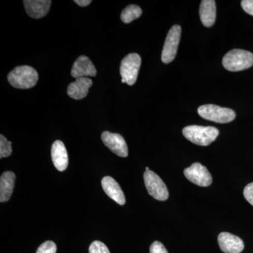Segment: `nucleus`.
Wrapping results in <instances>:
<instances>
[{
  "label": "nucleus",
  "mask_w": 253,
  "mask_h": 253,
  "mask_svg": "<svg viewBox=\"0 0 253 253\" xmlns=\"http://www.w3.org/2000/svg\"><path fill=\"white\" fill-rule=\"evenodd\" d=\"M186 139L199 146H206L212 143L219 135V130L214 126H190L182 130Z\"/></svg>",
  "instance_id": "obj_1"
},
{
  "label": "nucleus",
  "mask_w": 253,
  "mask_h": 253,
  "mask_svg": "<svg viewBox=\"0 0 253 253\" xmlns=\"http://www.w3.org/2000/svg\"><path fill=\"white\" fill-rule=\"evenodd\" d=\"M7 79L10 84L15 88L30 89L38 83V73L31 66H18L9 73Z\"/></svg>",
  "instance_id": "obj_2"
},
{
  "label": "nucleus",
  "mask_w": 253,
  "mask_h": 253,
  "mask_svg": "<svg viewBox=\"0 0 253 253\" xmlns=\"http://www.w3.org/2000/svg\"><path fill=\"white\" fill-rule=\"evenodd\" d=\"M222 64L231 72L244 71L253 66V54L246 50H231L223 58Z\"/></svg>",
  "instance_id": "obj_3"
},
{
  "label": "nucleus",
  "mask_w": 253,
  "mask_h": 253,
  "mask_svg": "<svg viewBox=\"0 0 253 253\" xmlns=\"http://www.w3.org/2000/svg\"><path fill=\"white\" fill-rule=\"evenodd\" d=\"M198 113L201 118L217 123H230L236 118V113L232 109L217 105L206 104L200 106Z\"/></svg>",
  "instance_id": "obj_4"
},
{
  "label": "nucleus",
  "mask_w": 253,
  "mask_h": 253,
  "mask_svg": "<svg viewBox=\"0 0 253 253\" xmlns=\"http://www.w3.org/2000/svg\"><path fill=\"white\" fill-rule=\"evenodd\" d=\"M141 63L140 56L136 53L128 54L121 61L120 73L128 85H133L136 83Z\"/></svg>",
  "instance_id": "obj_5"
},
{
  "label": "nucleus",
  "mask_w": 253,
  "mask_h": 253,
  "mask_svg": "<svg viewBox=\"0 0 253 253\" xmlns=\"http://www.w3.org/2000/svg\"><path fill=\"white\" fill-rule=\"evenodd\" d=\"M145 186L148 192L158 201H166L169 197V192L164 181L151 170L145 171L144 174Z\"/></svg>",
  "instance_id": "obj_6"
},
{
  "label": "nucleus",
  "mask_w": 253,
  "mask_h": 253,
  "mask_svg": "<svg viewBox=\"0 0 253 253\" xmlns=\"http://www.w3.org/2000/svg\"><path fill=\"white\" fill-rule=\"evenodd\" d=\"M181 27L178 25H174L169 30L162 51L163 62L169 63L175 58L176 51L181 38Z\"/></svg>",
  "instance_id": "obj_7"
},
{
  "label": "nucleus",
  "mask_w": 253,
  "mask_h": 253,
  "mask_svg": "<svg viewBox=\"0 0 253 253\" xmlns=\"http://www.w3.org/2000/svg\"><path fill=\"white\" fill-rule=\"evenodd\" d=\"M184 175L190 181L200 186H208L212 178L207 168L199 163H195L184 171Z\"/></svg>",
  "instance_id": "obj_8"
},
{
  "label": "nucleus",
  "mask_w": 253,
  "mask_h": 253,
  "mask_svg": "<svg viewBox=\"0 0 253 253\" xmlns=\"http://www.w3.org/2000/svg\"><path fill=\"white\" fill-rule=\"evenodd\" d=\"M101 139L105 146L109 148L115 154L120 157H127V145L121 134L108 131H104L101 134Z\"/></svg>",
  "instance_id": "obj_9"
},
{
  "label": "nucleus",
  "mask_w": 253,
  "mask_h": 253,
  "mask_svg": "<svg viewBox=\"0 0 253 253\" xmlns=\"http://www.w3.org/2000/svg\"><path fill=\"white\" fill-rule=\"evenodd\" d=\"M218 243L224 253H241L244 249L242 240L230 233H221L218 236Z\"/></svg>",
  "instance_id": "obj_10"
},
{
  "label": "nucleus",
  "mask_w": 253,
  "mask_h": 253,
  "mask_svg": "<svg viewBox=\"0 0 253 253\" xmlns=\"http://www.w3.org/2000/svg\"><path fill=\"white\" fill-rule=\"evenodd\" d=\"M96 68L90 59L86 56H81L73 63L71 76L73 78L78 79L81 78H87V76L94 77L96 76Z\"/></svg>",
  "instance_id": "obj_11"
},
{
  "label": "nucleus",
  "mask_w": 253,
  "mask_h": 253,
  "mask_svg": "<svg viewBox=\"0 0 253 253\" xmlns=\"http://www.w3.org/2000/svg\"><path fill=\"white\" fill-rule=\"evenodd\" d=\"M25 9L28 16L33 18H41L49 12L51 1L50 0H25Z\"/></svg>",
  "instance_id": "obj_12"
},
{
  "label": "nucleus",
  "mask_w": 253,
  "mask_h": 253,
  "mask_svg": "<svg viewBox=\"0 0 253 253\" xmlns=\"http://www.w3.org/2000/svg\"><path fill=\"white\" fill-rule=\"evenodd\" d=\"M103 189L108 196L116 201L117 204L123 206L126 204V197L122 189L117 181L111 176H105L101 180Z\"/></svg>",
  "instance_id": "obj_13"
},
{
  "label": "nucleus",
  "mask_w": 253,
  "mask_h": 253,
  "mask_svg": "<svg viewBox=\"0 0 253 253\" xmlns=\"http://www.w3.org/2000/svg\"><path fill=\"white\" fill-rule=\"evenodd\" d=\"M51 158L55 168L60 171L66 170L68 166V156L62 141L56 140L51 146Z\"/></svg>",
  "instance_id": "obj_14"
},
{
  "label": "nucleus",
  "mask_w": 253,
  "mask_h": 253,
  "mask_svg": "<svg viewBox=\"0 0 253 253\" xmlns=\"http://www.w3.org/2000/svg\"><path fill=\"white\" fill-rule=\"evenodd\" d=\"M92 81L88 78H81L68 85V94L73 99L81 100L86 97L89 88L92 86Z\"/></svg>",
  "instance_id": "obj_15"
},
{
  "label": "nucleus",
  "mask_w": 253,
  "mask_h": 253,
  "mask_svg": "<svg viewBox=\"0 0 253 253\" xmlns=\"http://www.w3.org/2000/svg\"><path fill=\"white\" fill-rule=\"evenodd\" d=\"M200 17L206 27H211L216 19V4L214 0H203L200 6Z\"/></svg>",
  "instance_id": "obj_16"
},
{
  "label": "nucleus",
  "mask_w": 253,
  "mask_h": 253,
  "mask_svg": "<svg viewBox=\"0 0 253 253\" xmlns=\"http://www.w3.org/2000/svg\"><path fill=\"white\" fill-rule=\"evenodd\" d=\"M16 175L14 172H3L0 177V201L1 203L9 201L13 194Z\"/></svg>",
  "instance_id": "obj_17"
},
{
  "label": "nucleus",
  "mask_w": 253,
  "mask_h": 253,
  "mask_svg": "<svg viewBox=\"0 0 253 253\" xmlns=\"http://www.w3.org/2000/svg\"><path fill=\"white\" fill-rule=\"evenodd\" d=\"M141 14H142V11L139 6L134 4L129 5L123 10L121 18L123 23H129L136 18L140 17Z\"/></svg>",
  "instance_id": "obj_18"
},
{
  "label": "nucleus",
  "mask_w": 253,
  "mask_h": 253,
  "mask_svg": "<svg viewBox=\"0 0 253 253\" xmlns=\"http://www.w3.org/2000/svg\"><path fill=\"white\" fill-rule=\"evenodd\" d=\"M12 153L11 141H7L2 134L0 135V158L9 157Z\"/></svg>",
  "instance_id": "obj_19"
},
{
  "label": "nucleus",
  "mask_w": 253,
  "mask_h": 253,
  "mask_svg": "<svg viewBox=\"0 0 253 253\" xmlns=\"http://www.w3.org/2000/svg\"><path fill=\"white\" fill-rule=\"evenodd\" d=\"M89 253H111L107 246L102 242L95 241L89 246Z\"/></svg>",
  "instance_id": "obj_20"
},
{
  "label": "nucleus",
  "mask_w": 253,
  "mask_h": 253,
  "mask_svg": "<svg viewBox=\"0 0 253 253\" xmlns=\"http://www.w3.org/2000/svg\"><path fill=\"white\" fill-rule=\"evenodd\" d=\"M56 244L53 241H48L43 243L42 244L37 250L36 253H56Z\"/></svg>",
  "instance_id": "obj_21"
},
{
  "label": "nucleus",
  "mask_w": 253,
  "mask_h": 253,
  "mask_svg": "<svg viewBox=\"0 0 253 253\" xmlns=\"http://www.w3.org/2000/svg\"><path fill=\"white\" fill-rule=\"evenodd\" d=\"M150 253H168L162 243L155 241L150 247Z\"/></svg>",
  "instance_id": "obj_22"
},
{
  "label": "nucleus",
  "mask_w": 253,
  "mask_h": 253,
  "mask_svg": "<svg viewBox=\"0 0 253 253\" xmlns=\"http://www.w3.org/2000/svg\"><path fill=\"white\" fill-rule=\"evenodd\" d=\"M244 196L248 202L253 206V182L250 183L245 187Z\"/></svg>",
  "instance_id": "obj_23"
},
{
  "label": "nucleus",
  "mask_w": 253,
  "mask_h": 253,
  "mask_svg": "<svg viewBox=\"0 0 253 253\" xmlns=\"http://www.w3.org/2000/svg\"><path fill=\"white\" fill-rule=\"evenodd\" d=\"M241 6L246 13L253 16V0H243Z\"/></svg>",
  "instance_id": "obj_24"
},
{
  "label": "nucleus",
  "mask_w": 253,
  "mask_h": 253,
  "mask_svg": "<svg viewBox=\"0 0 253 253\" xmlns=\"http://www.w3.org/2000/svg\"><path fill=\"white\" fill-rule=\"evenodd\" d=\"M75 2L79 6H83V7H84V6H88L91 3V0H75Z\"/></svg>",
  "instance_id": "obj_25"
},
{
  "label": "nucleus",
  "mask_w": 253,
  "mask_h": 253,
  "mask_svg": "<svg viewBox=\"0 0 253 253\" xmlns=\"http://www.w3.org/2000/svg\"><path fill=\"white\" fill-rule=\"evenodd\" d=\"M146 170L147 171V170H149V168H148V167H146Z\"/></svg>",
  "instance_id": "obj_26"
}]
</instances>
